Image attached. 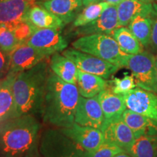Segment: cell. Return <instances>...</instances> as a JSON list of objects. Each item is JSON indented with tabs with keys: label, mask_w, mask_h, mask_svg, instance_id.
<instances>
[{
	"label": "cell",
	"mask_w": 157,
	"mask_h": 157,
	"mask_svg": "<svg viewBox=\"0 0 157 157\" xmlns=\"http://www.w3.org/2000/svg\"><path fill=\"white\" fill-rule=\"evenodd\" d=\"M17 74L9 71L0 81V122L16 117L13 84Z\"/></svg>",
	"instance_id": "e0dca14e"
},
{
	"label": "cell",
	"mask_w": 157,
	"mask_h": 157,
	"mask_svg": "<svg viewBox=\"0 0 157 157\" xmlns=\"http://www.w3.org/2000/svg\"><path fill=\"white\" fill-rule=\"evenodd\" d=\"M109 86L115 94L124 95L136 87L133 75L125 74L122 78L114 77L111 81H108Z\"/></svg>",
	"instance_id": "83f0119b"
},
{
	"label": "cell",
	"mask_w": 157,
	"mask_h": 157,
	"mask_svg": "<svg viewBox=\"0 0 157 157\" xmlns=\"http://www.w3.org/2000/svg\"><path fill=\"white\" fill-rule=\"evenodd\" d=\"M152 25L151 17L139 15L132 20L128 25V28L141 44L143 47H147L151 42Z\"/></svg>",
	"instance_id": "d4e9b609"
},
{
	"label": "cell",
	"mask_w": 157,
	"mask_h": 157,
	"mask_svg": "<svg viewBox=\"0 0 157 157\" xmlns=\"http://www.w3.org/2000/svg\"><path fill=\"white\" fill-rule=\"evenodd\" d=\"M48 56L27 44L21 43L10 52V71L20 73L34 67L49 58Z\"/></svg>",
	"instance_id": "30bf717a"
},
{
	"label": "cell",
	"mask_w": 157,
	"mask_h": 157,
	"mask_svg": "<svg viewBox=\"0 0 157 157\" xmlns=\"http://www.w3.org/2000/svg\"><path fill=\"white\" fill-rule=\"evenodd\" d=\"M59 129L87 153L94 151L104 143L103 132L100 129L82 126L75 122L69 127Z\"/></svg>",
	"instance_id": "8fae6325"
},
{
	"label": "cell",
	"mask_w": 157,
	"mask_h": 157,
	"mask_svg": "<svg viewBox=\"0 0 157 157\" xmlns=\"http://www.w3.org/2000/svg\"><path fill=\"white\" fill-rule=\"evenodd\" d=\"M121 119L132 129L135 138L142 135H157V121L154 119L127 109L124 111Z\"/></svg>",
	"instance_id": "ffe728a7"
},
{
	"label": "cell",
	"mask_w": 157,
	"mask_h": 157,
	"mask_svg": "<svg viewBox=\"0 0 157 157\" xmlns=\"http://www.w3.org/2000/svg\"><path fill=\"white\" fill-rule=\"evenodd\" d=\"M105 117L97 96L84 98L80 95L76 107L74 122L82 126L101 129Z\"/></svg>",
	"instance_id": "7c38bea8"
},
{
	"label": "cell",
	"mask_w": 157,
	"mask_h": 157,
	"mask_svg": "<svg viewBox=\"0 0 157 157\" xmlns=\"http://www.w3.org/2000/svg\"><path fill=\"white\" fill-rule=\"evenodd\" d=\"M25 19L37 29H62L64 23L53 13L35 2L27 13Z\"/></svg>",
	"instance_id": "44dd1931"
},
{
	"label": "cell",
	"mask_w": 157,
	"mask_h": 157,
	"mask_svg": "<svg viewBox=\"0 0 157 157\" xmlns=\"http://www.w3.org/2000/svg\"><path fill=\"white\" fill-rule=\"evenodd\" d=\"M63 55L71 60L79 70L103 78L111 77L120 68L117 65L74 48L65 50L63 51Z\"/></svg>",
	"instance_id": "52a82bcc"
},
{
	"label": "cell",
	"mask_w": 157,
	"mask_h": 157,
	"mask_svg": "<svg viewBox=\"0 0 157 157\" xmlns=\"http://www.w3.org/2000/svg\"><path fill=\"white\" fill-rule=\"evenodd\" d=\"M140 1L144 2L146 3H154V0H140Z\"/></svg>",
	"instance_id": "74e56055"
},
{
	"label": "cell",
	"mask_w": 157,
	"mask_h": 157,
	"mask_svg": "<svg viewBox=\"0 0 157 157\" xmlns=\"http://www.w3.org/2000/svg\"><path fill=\"white\" fill-rule=\"evenodd\" d=\"M26 43L48 56L63 52L68 47L67 41L57 29H36Z\"/></svg>",
	"instance_id": "ba28073f"
},
{
	"label": "cell",
	"mask_w": 157,
	"mask_h": 157,
	"mask_svg": "<svg viewBox=\"0 0 157 157\" xmlns=\"http://www.w3.org/2000/svg\"><path fill=\"white\" fill-rule=\"evenodd\" d=\"M39 150L43 157H86L87 152L59 128L42 131Z\"/></svg>",
	"instance_id": "5b68a950"
},
{
	"label": "cell",
	"mask_w": 157,
	"mask_h": 157,
	"mask_svg": "<svg viewBox=\"0 0 157 157\" xmlns=\"http://www.w3.org/2000/svg\"><path fill=\"white\" fill-rule=\"evenodd\" d=\"M121 151H124L119 146L104 142L95 151L91 153H87L86 157H113Z\"/></svg>",
	"instance_id": "4dcf8cb0"
},
{
	"label": "cell",
	"mask_w": 157,
	"mask_h": 157,
	"mask_svg": "<svg viewBox=\"0 0 157 157\" xmlns=\"http://www.w3.org/2000/svg\"><path fill=\"white\" fill-rule=\"evenodd\" d=\"M25 1H28V2H32V1H36V0H25Z\"/></svg>",
	"instance_id": "ab89813d"
},
{
	"label": "cell",
	"mask_w": 157,
	"mask_h": 157,
	"mask_svg": "<svg viewBox=\"0 0 157 157\" xmlns=\"http://www.w3.org/2000/svg\"><path fill=\"white\" fill-rule=\"evenodd\" d=\"M153 4H154V10L151 15L153 19V25L150 44L154 50H157V5L155 3Z\"/></svg>",
	"instance_id": "d6a6232c"
},
{
	"label": "cell",
	"mask_w": 157,
	"mask_h": 157,
	"mask_svg": "<svg viewBox=\"0 0 157 157\" xmlns=\"http://www.w3.org/2000/svg\"><path fill=\"white\" fill-rule=\"evenodd\" d=\"M10 28L21 43L26 42L37 29L26 19L19 21Z\"/></svg>",
	"instance_id": "f546056e"
},
{
	"label": "cell",
	"mask_w": 157,
	"mask_h": 157,
	"mask_svg": "<svg viewBox=\"0 0 157 157\" xmlns=\"http://www.w3.org/2000/svg\"><path fill=\"white\" fill-rule=\"evenodd\" d=\"M23 157H43L39 150V142L31 148Z\"/></svg>",
	"instance_id": "836d02e7"
},
{
	"label": "cell",
	"mask_w": 157,
	"mask_h": 157,
	"mask_svg": "<svg viewBox=\"0 0 157 157\" xmlns=\"http://www.w3.org/2000/svg\"><path fill=\"white\" fill-rule=\"evenodd\" d=\"M153 10V3H146L140 0H122L117 5L119 27L128 25L137 15L151 16Z\"/></svg>",
	"instance_id": "d6986e66"
},
{
	"label": "cell",
	"mask_w": 157,
	"mask_h": 157,
	"mask_svg": "<svg viewBox=\"0 0 157 157\" xmlns=\"http://www.w3.org/2000/svg\"><path fill=\"white\" fill-rule=\"evenodd\" d=\"M109 85L108 81L101 76L78 70L77 86L79 95L84 98H93L105 89Z\"/></svg>",
	"instance_id": "7402d4cb"
},
{
	"label": "cell",
	"mask_w": 157,
	"mask_h": 157,
	"mask_svg": "<svg viewBox=\"0 0 157 157\" xmlns=\"http://www.w3.org/2000/svg\"><path fill=\"white\" fill-rule=\"evenodd\" d=\"M97 98L106 121L120 119L127 109L124 95L115 94L109 85L98 94Z\"/></svg>",
	"instance_id": "2e32d148"
},
{
	"label": "cell",
	"mask_w": 157,
	"mask_h": 157,
	"mask_svg": "<svg viewBox=\"0 0 157 157\" xmlns=\"http://www.w3.org/2000/svg\"><path fill=\"white\" fill-rule=\"evenodd\" d=\"M21 42L17 40L14 33L9 26L0 25V48L10 53L16 48Z\"/></svg>",
	"instance_id": "f1b7e54d"
},
{
	"label": "cell",
	"mask_w": 157,
	"mask_h": 157,
	"mask_svg": "<svg viewBox=\"0 0 157 157\" xmlns=\"http://www.w3.org/2000/svg\"><path fill=\"white\" fill-rule=\"evenodd\" d=\"M113 157H133L132 156H131L129 153H127L126 151H121L119 154H117V155H115Z\"/></svg>",
	"instance_id": "e575fe53"
},
{
	"label": "cell",
	"mask_w": 157,
	"mask_h": 157,
	"mask_svg": "<svg viewBox=\"0 0 157 157\" xmlns=\"http://www.w3.org/2000/svg\"><path fill=\"white\" fill-rule=\"evenodd\" d=\"M0 157H2V156H0Z\"/></svg>",
	"instance_id": "ee69618b"
},
{
	"label": "cell",
	"mask_w": 157,
	"mask_h": 157,
	"mask_svg": "<svg viewBox=\"0 0 157 157\" xmlns=\"http://www.w3.org/2000/svg\"><path fill=\"white\" fill-rule=\"evenodd\" d=\"M156 58L148 52L127 55L122 67L132 71L135 84L138 87L157 94Z\"/></svg>",
	"instance_id": "8992f818"
},
{
	"label": "cell",
	"mask_w": 157,
	"mask_h": 157,
	"mask_svg": "<svg viewBox=\"0 0 157 157\" xmlns=\"http://www.w3.org/2000/svg\"><path fill=\"white\" fill-rule=\"evenodd\" d=\"M101 131L104 142L114 144L127 153L135 140L132 129L121 118L111 121H104Z\"/></svg>",
	"instance_id": "4fadbf2b"
},
{
	"label": "cell",
	"mask_w": 157,
	"mask_h": 157,
	"mask_svg": "<svg viewBox=\"0 0 157 157\" xmlns=\"http://www.w3.org/2000/svg\"><path fill=\"white\" fill-rule=\"evenodd\" d=\"M128 153L133 157H157V135L135 138Z\"/></svg>",
	"instance_id": "484cf974"
},
{
	"label": "cell",
	"mask_w": 157,
	"mask_h": 157,
	"mask_svg": "<svg viewBox=\"0 0 157 157\" xmlns=\"http://www.w3.org/2000/svg\"><path fill=\"white\" fill-rule=\"evenodd\" d=\"M79 97L76 84L64 82L51 70L41 116L43 122L56 128L72 126Z\"/></svg>",
	"instance_id": "6da1fadb"
},
{
	"label": "cell",
	"mask_w": 157,
	"mask_h": 157,
	"mask_svg": "<svg viewBox=\"0 0 157 157\" xmlns=\"http://www.w3.org/2000/svg\"><path fill=\"white\" fill-rule=\"evenodd\" d=\"M41 127L33 115H23L0 122V156H24L39 142Z\"/></svg>",
	"instance_id": "3957f363"
},
{
	"label": "cell",
	"mask_w": 157,
	"mask_h": 157,
	"mask_svg": "<svg viewBox=\"0 0 157 157\" xmlns=\"http://www.w3.org/2000/svg\"><path fill=\"white\" fill-rule=\"evenodd\" d=\"M10 71V53L0 48V79H2Z\"/></svg>",
	"instance_id": "1f68e13d"
},
{
	"label": "cell",
	"mask_w": 157,
	"mask_h": 157,
	"mask_svg": "<svg viewBox=\"0 0 157 157\" xmlns=\"http://www.w3.org/2000/svg\"><path fill=\"white\" fill-rule=\"evenodd\" d=\"M156 77H157V60L156 62Z\"/></svg>",
	"instance_id": "f35d334b"
},
{
	"label": "cell",
	"mask_w": 157,
	"mask_h": 157,
	"mask_svg": "<svg viewBox=\"0 0 157 157\" xmlns=\"http://www.w3.org/2000/svg\"><path fill=\"white\" fill-rule=\"evenodd\" d=\"M1 80H2V79H0V81H1Z\"/></svg>",
	"instance_id": "7bdbcfd3"
},
{
	"label": "cell",
	"mask_w": 157,
	"mask_h": 157,
	"mask_svg": "<svg viewBox=\"0 0 157 157\" xmlns=\"http://www.w3.org/2000/svg\"><path fill=\"white\" fill-rule=\"evenodd\" d=\"M111 36L115 39L119 48L124 53L135 55L143 52V45L126 26L118 27L114 29Z\"/></svg>",
	"instance_id": "cb8c5ba5"
},
{
	"label": "cell",
	"mask_w": 157,
	"mask_h": 157,
	"mask_svg": "<svg viewBox=\"0 0 157 157\" xmlns=\"http://www.w3.org/2000/svg\"><path fill=\"white\" fill-rule=\"evenodd\" d=\"M102 2H109L111 5H119V3L121 2L122 0H101Z\"/></svg>",
	"instance_id": "8d00e7d4"
},
{
	"label": "cell",
	"mask_w": 157,
	"mask_h": 157,
	"mask_svg": "<svg viewBox=\"0 0 157 157\" xmlns=\"http://www.w3.org/2000/svg\"><path fill=\"white\" fill-rule=\"evenodd\" d=\"M154 3L156 4V5H157V0H154Z\"/></svg>",
	"instance_id": "60d3db41"
},
{
	"label": "cell",
	"mask_w": 157,
	"mask_h": 157,
	"mask_svg": "<svg viewBox=\"0 0 157 157\" xmlns=\"http://www.w3.org/2000/svg\"><path fill=\"white\" fill-rule=\"evenodd\" d=\"M127 109L157 121V95L142 88H135L124 95Z\"/></svg>",
	"instance_id": "9c48e42d"
},
{
	"label": "cell",
	"mask_w": 157,
	"mask_h": 157,
	"mask_svg": "<svg viewBox=\"0 0 157 157\" xmlns=\"http://www.w3.org/2000/svg\"><path fill=\"white\" fill-rule=\"evenodd\" d=\"M35 2L25 0H0V25L11 27L25 20L27 13Z\"/></svg>",
	"instance_id": "9a60e30c"
},
{
	"label": "cell",
	"mask_w": 157,
	"mask_h": 157,
	"mask_svg": "<svg viewBox=\"0 0 157 157\" xmlns=\"http://www.w3.org/2000/svg\"><path fill=\"white\" fill-rule=\"evenodd\" d=\"M42 1H46V0H42Z\"/></svg>",
	"instance_id": "b9f144b4"
},
{
	"label": "cell",
	"mask_w": 157,
	"mask_h": 157,
	"mask_svg": "<svg viewBox=\"0 0 157 157\" xmlns=\"http://www.w3.org/2000/svg\"><path fill=\"white\" fill-rule=\"evenodd\" d=\"M72 47L82 52L92 55L122 68L127 55L121 50L116 40L110 35L95 34L80 36Z\"/></svg>",
	"instance_id": "277c9868"
},
{
	"label": "cell",
	"mask_w": 157,
	"mask_h": 157,
	"mask_svg": "<svg viewBox=\"0 0 157 157\" xmlns=\"http://www.w3.org/2000/svg\"><path fill=\"white\" fill-rule=\"evenodd\" d=\"M50 71L47 59L30 69L17 73L13 84L16 117L23 115L42 116Z\"/></svg>",
	"instance_id": "7a4b0ae2"
},
{
	"label": "cell",
	"mask_w": 157,
	"mask_h": 157,
	"mask_svg": "<svg viewBox=\"0 0 157 157\" xmlns=\"http://www.w3.org/2000/svg\"><path fill=\"white\" fill-rule=\"evenodd\" d=\"M50 67L52 71L64 82L76 85L78 68L69 58L59 52L52 55L50 60Z\"/></svg>",
	"instance_id": "603a6c76"
},
{
	"label": "cell",
	"mask_w": 157,
	"mask_h": 157,
	"mask_svg": "<svg viewBox=\"0 0 157 157\" xmlns=\"http://www.w3.org/2000/svg\"><path fill=\"white\" fill-rule=\"evenodd\" d=\"M109 5L111 4L106 2H101L86 6L74 19L73 26L74 28H78L95 21L109 7Z\"/></svg>",
	"instance_id": "4316f807"
},
{
	"label": "cell",
	"mask_w": 157,
	"mask_h": 157,
	"mask_svg": "<svg viewBox=\"0 0 157 157\" xmlns=\"http://www.w3.org/2000/svg\"><path fill=\"white\" fill-rule=\"evenodd\" d=\"M36 3L53 13L65 25L76 18L83 5L82 0H46Z\"/></svg>",
	"instance_id": "ac0fdd59"
},
{
	"label": "cell",
	"mask_w": 157,
	"mask_h": 157,
	"mask_svg": "<svg viewBox=\"0 0 157 157\" xmlns=\"http://www.w3.org/2000/svg\"><path fill=\"white\" fill-rule=\"evenodd\" d=\"M98 1H101V0H82V3H83V5L87 6L91 4L98 2Z\"/></svg>",
	"instance_id": "d590c367"
},
{
	"label": "cell",
	"mask_w": 157,
	"mask_h": 157,
	"mask_svg": "<svg viewBox=\"0 0 157 157\" xmlns=\"http://www.w3.org/2000/svg\"><path fill=\"white\" fill-rule=\"evenodd\" d=\"M118 27L117 5H109L97 19L87 25L78 27L75 31V34L80 36L95 34L111 35L114 29Z\"/></svg>",
	"instance_id": "5bb4252c"
}]
</instances>
